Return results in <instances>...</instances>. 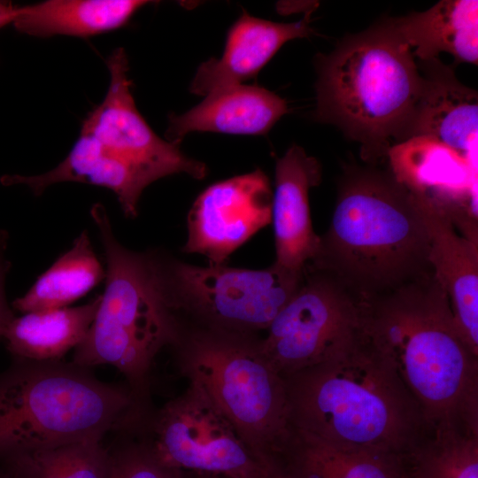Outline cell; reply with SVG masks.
<instances>
[{"label":"cell","mask_w":478,"mask_h":478,"mask_svg":"<svg viewBox=\"0 0 478 478\" xmlns=\"http://www.w3.org/2000/svg\"><path fill=\"white\" fill-rule=\"evenodd\" d=\"M361 326L419 405L428 428L478 433V356L460 335L431 272L361 299Z\"/></svg>","instance_id":"1"},{"label":"cell","mask_w":478,"mask_h":478,"mask_svg":"<svg viewBox=\"0 0 478 478\" xmlns=\"http://www.w3.org/2000/svg\"><path fill=\"white\" fill-rule=\"evenodd\" d=\"M284 379L291 428L328 443L408 458L428 429L419 405L362 326L323 360Z\"/></svg>","instance_id":"2"},{"label":"cell","mask_w":478,"mask_h":478,"mask_svg":"<svg viewBox=\"0 0 478 478\" xmlns=\"http://www.w3.org/2000/svg\"><path fill=\"white\" fill-rule=\"evenodd\" d=\"M305 267L360 299L429 274V238L415 193L390 170L348 166L328 231Z\"/></svg>","instance_id":"3"},{"label":"cell","mask_w":478,"mask_h":478,"mask_svg":"<svg viewBox=\"0 0 478 478\" xmlns=\"http://www.w3.org/2000/svg\"><path fill=\"white\" fill-rule=\"evenodd\" d=\"M90 215L104 251L105 288L72 362L87 368L107 364L120 370L132 399L129 417L139 423L154 411L150 394L154 358L164 346H175L182 328L168 292L164 260L124 247L103 204H93Z\"/></svg>","instance_id":"4"},{"label":"cell","mask_w":478,"mask_h":478,"mask_svg":"<svg viewBox=\"0 0 478 478\" xmlns=\"http://www.w3.org/2000/svg\"><path fill=\"white\" fill-rule=\"evenodd\" d=\"M312 118L361 144L364 161L387 157L405 140L423 78L411 49L380 22L318 54Z\"/></svg>","instance_id":"5"},{"label":"cell","mask_w":478,"mask_h":478,"mask_svg":"<svg viewBox=\"0 0 478 478\" xmlns=\"http://www.w3.org/2000/svg\"><path fill=\"white\" fill-rule=\"evenodd\" d=\"M132 406L127 387L72 361L14 358L0 373V458L119 432Z\"/></svg>","instance_id":"6"},{"label":"cell","mask_w":478,"mask_h":478,"mask_svg":"<svg viewBox=\"0 0 478 478\" xmlns=\"http://www.w3.org/2000/svg\"><path fill=\"white\" fill-rule=\"evenodd\" d=\"M181 374L198 386L260 460L274 458L291 427L284 377L254 334L198 326L175 344Z\"/></svg>","instance_id":"7"},{"label":"cell","mask_w":478,"mask_h":478,"mask_svg":"<svg viewBox=\"0 0 478 478\" xmlns=\"http://www.w3.org/2000/svg\"><path fill=\"white\" fill-rule=\"evenodd\" d=\"M164 269L176 312L191 314L198 326L249 334L268 328L305 275L274 263L253 270L164 260Z\"/></svg>","instance_id":"8"},{"label":"cell","mask_w":478,"mask_h":478,"mask_svg":"<svg viewBox=\"0 0 478 478\" xmlns=\"http://www.w3.org/2000/svg\"><path fill=\"white\" fill-rule=\"evenodd\" d=\"M134 436L163 465L186 475L246 478L266 461L255 456L209 397L191 382L154 410Z\"/></svg>","instance_id":"9"},{"label":"cell","mask_w":478,"mask_h":478,"mask_svg":"<svg viewBox=\"0 0 478 478\" xmlns=\"http://www.w3.org/2000/svg\"><path fill=\"white\" fill-rule=\"evenodd\" d=\"M360 328V298L328 274L305 267L299 289L266 328L261 347L285 377L323 360Z\"/></svg>","instance_id":"10"},{"label":"cell","mask_w":478,"mask_h":478,"mask_svg":"<svg viewBox=\"0 0 478 478\" xmlns=\"http://www.w3.org/2000/svg\"><path fill=\"white\" fill-rule=\"evenodd\" d=\"M106 64L108 90L83 120L81 133L94 137L109 151L143 167L157 180L181 173L203 179L207 173L205 165L187 157L179 143L158 136L140 114L130 89L124 49L114 50Z\"/></svg>","instance_id":"11"},{"label":"cell","mask_w":478,"mask_h":478,"mask_svg":"<svg viewBox=\"0 0 478 478\" xmlns=\"http://www.w3.org/2000/svg\"><path fill=\"white\" fill-rule=\"evenodd\" d=\"M273 194L260 169L218 181L195 200L188 215L186 253L223 265L228 256L272 222Z\"/></svg>","instance_id":"12"},{"label":"cell","mask_w":478,"mask_h":478,"mask_svg":"<svg viewBox=\"0 0 478 478\" xmlns=\"http://www.w3.org/2000/svg\"><path fill=\"white\" fill-rule=\"evenodd\" d=\"M412 191L429 238L432 271L449 297L460 335L478 356L477 241L459 235L443 204L424 193Z\"/></svg>","instance_id":"13"},{"label":"cell","mask_w":478,"mask_h":478,"mask_svg":"<svg viewBox=\"0 0 478 478\" xmlns=\"http://www.w3.org/2000/svg\"><path fill=\"white\" fill-rule=\"evenodd\" d=\"M320 181V164L298 145L276 161L272 221L279 266L303 272L316 254L320 236L312 228L309 191Z\"/></svg>","instance_id":"14"},{"label":"cell","mask_w":478,"mask_h":478,"mask_svg":"<svg viewBox=\"0 0 478 478\" xmlns=\"http://www.w3.org/2000/svg\"><path fill=\"white\" fill-rule=\"evenodd\" d=\"M416 63L423 89L405 141L429 137L471 158L477 143L476 90L462 84L438 58Z\"/></svg>","instance_id":"15"},{"label":"cell","mask_w":478,"mask_h":478,"mask_svg":"<svg viewBox=\"0 0 478 478\" xmlns=\"http://www.w3.org/2000/svg\"><path fill=\"white\" fill-rule=\"evenodd\" d=\"M310 15L308 12L298 21L278 23L244 12L229 29L222 56L198 66L189 91L206 96L255 77L285 42L310 36Z\"/></svg>","instance_id":"16"},{"label":"cell","mask_w":478,"mask_h":478,"mask_svg":"<svg viewBox=\"0 0 478 478\" xmlns=\"http://www.w3.org/2000/svg\"><path fill=\"white\" fill-rule=\"evenodd\" d=\"M157 179L143 167L103 147L94 137L80 133L72 150L57 166L38 175H4L3 185H27L35 195L64 181L84 182L112 190L126 217L137 216L143 189Z\"/></svg>","instance_id":"17"},{"label":"cell","mask_w":478,"mask_h":478,"mask_svg":"<svg viewBox=\"0 0 478 478\" xmlns=\"http://www.w3.org/2000/svg\"><path fill=\"white\" fill-rule=\"evenodd\" d=\"M288 112L287 102L274 92L256 85H235L206 96L181 115H171L166 136L181 143L191 132L265 135Z\"/></svg>","instance_id":"18"},{"label":"cell","mask_w":478,"mask_h":478,"mask_svg":"<svg viewBox=\"0 0 478 478\" xmlns=\"http://www.w3.org/2000/svg\"><path fill=\"white\" fill-rule=\"evenodd\" d=\"M380 23L401 42L413 48L412 55L419 60L446 52L458 63L477 65V0H443L425 12Z\"/></svg>","instance_id":"19"},{"label":"cell","mask_w":478,"mask_h":478,"mask_svg":"<svg viewBox=\"0 0 478 478\" xmlns=\"http://www.w3.org/2000/svg\"><path fill=\"white\" fill-rule=\"evenodd\" d=\"M274 459L289 478H410L405 457L336 445L292 428Z\"/></svg>","instance_id":"20"},{"label":"cell","mask_w":478,"mask_h":478,"mask_svg":"<svg viewBox=\"0 0 478 478\" xmlns=\"http://www.w3.org/2000/svg\"><path fill=\"white\" fill-rule=\"evenodd\" d=\"M390 171L410 189L442 204L462 202L469 195L470 158L445 144L416 136L389 150Z\"/></svg>","instance_id":"21"},{"label":"cell","mask_w":478,"mask_h":478,"mask_svg":"<svg viewBox=\"0 0 478 478\" xmlns=\"http://www.w3.org/2000/svg\"><path fill=\"white\" fill-rule=\"evenodd\" d=\"M149 2L143 0H47L19 6L12 23L19 33L36 37H89L124 26Z\"/></svg>","instance_id":"22"},{"label":"cell","mask_w":478,"mask_h":478,"mask_svg":"<svg viewBox=\"0 0 478 478\" xmlns=\"http://www.w3.org/2000/svg\"><path fill=\"white\" fill-rule=\"evenodd\" d=\"M101 295L75 307L24 313L14 317L3 338L14 358L61 360L86 337L99 306Z\"/></svg>","instance_id":"23"},{"label":"cell","mask_w":478,"mask_h":478,"mask_svg":"<svg viewBox=\"0 0 478 478\" xmlns=\"http://www.w3.org/2000/svg\"><path fill=\"white\" fill-rule=\"evenodd\" d=\"M104 279L105 270L84 230L12 306L23 313L66 307Z\"/></svg>","instance_id":"24"},{"label":"cell","mask_w":478,"mask_h":478,"mask_svg":"<svg viewBox=\"0 0 478 478\" xmlns=\"http://www.w3.org/2000/svg\"><path fill=\"white\" fill-rule=\"evenodd\" d=\"M11 478H109L110 451L88 439L5 459Z\"/></svg>","instance_id":"25"},{"label":"cell","mask_w":478,"mask_h":478,"mask_svg":"<svg viewBox=\"0 0 478 478\" xmlns=\"http://www.w3.org/2000/svg\"><path fill=\"white\" fill-rule=\"evenodd\" d=\"M407 460L411 478H478V433L451 425L429 428Z\"/></svg>","instance_id":"26"},{"label":"cell","mask_w":478,"mask_h":478,"mask_svg":"<svg viewBox=\"0 0 478 478\" xmlns=\"http://www.w3.org/2000/svg\"><path fill=\"white\" fill-rule=\"evenodd\" d=\"M126 439L110 451L109 478H179L180 472L163 465L136 436Z\"/></svg>","instance_id":"27"},{"label":"cell","mask_w":478,"mask_h":478,"mask_svg":"<svg viewBox=\"0 0 478 478\" xmlns=\"http://www.w3.org/2000/svg\"><path fill=\"white\" fill-rule=\"evenodd\" d=\"M7 235L5 232L0 233V338H3L4 332L14 318L13 312L5 298L4 281L5 276L10 268V263L4 258Z\"/></svg>","instance_id":"28"},{"label":"cell","mask_w":478,"mask_h":478,"mask_svg":"<svg viewBox=\"0 0 478 478\" xmlns=\"http://www.w3.org/2000/svg\"><path fill=\"white\" fill-rule=\"evenodd\" d=\"M246 478H289V476L275 459H271Z\"/></svg>","instance_id":"29"},{"label":"cell","mask_w":478,"mask_h":478,"mask_svg":"<svg viewBox=\"0 0 478 478\" xmlns=\"http://www.w3.org/2000/svg\"><path fill=\"white\" fill-rule=\"evenodd\" d=\"M19 6L11 1L0 0V29L13 23Z\"/></svg>","instance_id":"30"},{"label":"cell","mask_w":478,"mask_h":478,"mask_svg":"<svg viewBox=\"0 0 478 478\" xmlns=\"http://www.w3.org/2000/svg\"><path fill=\"white\" fill-rule=\"evenodd\" d=\"M0 478H11L9 475H6L4 477H0Z\"/></svg>","instance_id":"31"},{"label":"cell","mask_w":478,"mask_h":478,"mask_svg":"<svg viewBox=\"0 0 478 478\" xmlns=\"http://www.w3.org/2000/svg\"><path fill=\"white\" fill-rule=\"evenodd\" d=\"M411 478V477H410Z\"/></svg>","instance_id":"32"}]
</instances>
